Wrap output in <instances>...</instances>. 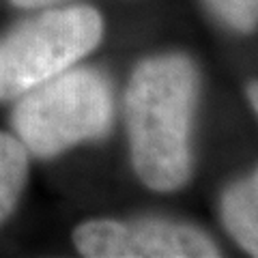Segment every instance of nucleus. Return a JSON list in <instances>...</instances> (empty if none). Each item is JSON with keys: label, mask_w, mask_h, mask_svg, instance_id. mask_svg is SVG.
Returning a JSON list of instances; mask_svg holds the SVG:
<instances>
[{"label": "nucleus", "mask_w": 258, "mask_h": 258, "mask_svg": "<svg viewBox=\"0 0 258 258\" xmlns=\"http://www.w3.org/2000/svg\"><path fill=\"white\" fill-rule=\"evenodd\" d=\"M203 71L189 52L166 47L136 60L120 110L129 166L144 189L183 191L196 174V118Z\"/></svg>", "instance_id": "1"}, {"label": "nucleus", "mask_w": 258, "mask_h": 258, "mask_svg": "<svg viewBox=\"0 0 258 258\" xmlns=\"http://www.w3.org/2000/svg\"><path fill=\"white\" fill-rule=\"evenodd\" d=\"M118 114L112 78L80 62L13 101L11 132L32 159L50 161L108 138Z\"/></svg>", "instance_id": "2"}, {"label": "nucleus", "mask_w": 258, "mask_h": 258, "mask_svg": "<svg viewBox=\"0 0 258 258\" xmlns=\"http://www.w3.org/2000/svg\"><path fill=\"white\" fill-rule=\"evenodd\" d=\"M106 15L88 3L37 9L0 35V101L24 93L84 62L101 47Z\"/></svg>", "instance_id": "3"}, {"label": "nucleus", "mask_w": 258, "mask_h": 258, "mask_svg": "<svg viewBox=\"0 0 258 258\" xmlns=\"http://www.w3.org/2000/svg\"><path fill=\"white\" fill-rule=\"evenodd\" d=\"M86 258H220L222 243L205 226L166 215L88 217L71 228Z\"/></svg>", "instance_id": "4"}, {"label": "nucleus", "mask_w": 258, "mask_h": 258, "mask_svg": "<svg viewBox=\"0 0 258 258\" xmlns=\"http://www.w3.org/2000/svg\"><path fill=\"white\" fill-rule=\"evenodd\" d=\"M217 217L226 237L243 254L258 258V161L224 185L217 198Z\"/></svg>", "instance_id": "5"}, {"label": "nucleus", "mask_w": 258, "mask_h": 258, "mask_svg": "<svg viewBox=\"0 0 258 258\" xmlns=\"http://www.w3.org/2000/svg\"><path fill=\"white\" fill-rule=\"evenodd\" d=\"M32 157L13 132L0 129V228L15 215L30 181Z\"/></svg>", "instance_id": "6"}, {"label": "nucleus", "mask_w": 258, "mask_h": 258, "mask_svg": "<svg viewBox=\"0 0 258 258\" xmlns=\"http://www.w3.org/2000/svg\"><path fill=\"white\" fill-rule=\"evenodd\" d=\"M200 5L228 35L252 37L258 32V0H200Z\"/></svg>", "instance_id": "7"}, {"label": "nucleus", "mask_w": 258, "mask_h": 258, "mask_svg": "<svg viewBox=\"0 0 258 258\" xmlns=\"http://www.w3.org/2000/svg\"><path fill=\"white\" fill-rule=\"evenodd\" d=\"M13 7L18 9H26V11H37L43 9V7H52V5H60L64 0H9Z\"/></svg>", "instance_id": "8"}, {"label": "nucleus", "mask_w": 258, "mask_h": 258, "mask_svg": "<svg viewBox=\"0 0 258 258\" xmlns=\"http://www.w3.org/2000/svg\"><path fill=\"white\" fill-rule=\"evenodd\" d=\"M245 101H247L249 110H252V114H254L256 120H258V76L252 78V80H249V82L245 84Z\"/></svg>", "instance_id": "9"}]
</instances>
